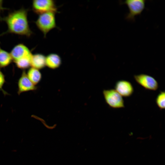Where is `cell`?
<instances>
[{"mask_svg":"<svg viewBox=\"0 0 165 165\" xmlns=\"http://www.w3.org/2000/svg\"><path fill=\"white\" fill-rule=\"evenodd\" d=\"M32 54L14 61L16 67L23 70L29 68L31 66V59Z\"/></svg>","mask_w":165,"mask_h":165,"instance_id":"14","label":"cell"},{"mask_svg":"<svg viewBox=\"0 0 165 165\" xmlns=\"http://www.w3.org/2000/svg\"><path fill=\"white\" fill-rule=\"evenodd\" d=\"M10 53L13 61L32 54L29 48L22 43L15 46Z\"/></svg>","mask_w":165,"mask_h":165,"instance_id":"9","label":"cell"},{"mask_svg":"<svg viewBox=\"0 0 165 165\" xmlns=\"http://www.w3.org/2000/svg\"><path fill=\"white\" fill-rule=\"evenodd\" d=\"M145 1L144 0H127L121 2L122 4L127 6L129 13L125 18L129 21H133L135 17L141 14L145 8Z\"/></svg>","mask_w":165,"mask_h":165,"instance_id":"3","label":"cell"},{"mask_svg":"<svg viewBox=\"0 0 165 165\" xmlns=\"http://www.w3.org/2000/svg\"><path fill=\"white\" fill-rule=\"evenodd\" d=\"M54 12H48L39 15L35 21L38 28L45 37L47 34L57 27L55 14Z\"/></svg>","mask_w":165,"mask_h":165,"instance_id":"2","label":"cell"},{"mask_svg":"<svg viewBox=\"0 0 165 165\" xmlns=\"http://www.w3.org/2000/svg\"><path fill=\"white\" fill-rule=\"evenodd\" d=\"M62 64V59L57 54L51 53L46 58V66L49 68L55 69L59 68Z\"/></svg>","mask_w":165,"mask_h":165,"instance_id":"10","label":"cell"},{"mask_svg":"<svg viewBox=\"0 0 165 165\" xmlns=\"http://www.w3.org/2000/svg\"><path fill=\"white\" fill-rule=\"evenodd\" d=\"M103 94L106 102L110 107L114 108L125 107L122 97L115 89L104 90Z\"/></svg>","mask_w":165,"mask_h":165,"instance_id":"5","label":"cell"},{"mask_svg":"<svg viewBox=\"0 0 165 165\" xmlns=\"http://www.w3.org/2000/svg\"><path fill=\"white\" fill-rule=\"evenodd\" d=\"M26 73L28 78L35 85L39 83L42 79V74L38 69L31 67L29 69Z\"/></svg>","mask_w":165,"mask_h":165,"instance_id":"12","label":"cell"},{"mask_svg":"<svg viewBox=\"0 0 165 165\" xmlns=\"http://www.w3.org/2000/svg\"><path fill=\"white\" fill-rule=\"evenodd\" d=\"M5 82V76L0 69V90L2 91L4 95L9 94L7 92L3 89V86Z\"/></svg>","mask_w":165,"mask_h":165,"instance_id":"16","label":"cell"},{"mask_svg":"<svg viewBox=\"0 0 165 165\" xmlns=\"http://www.w3.org/2000/svg\"><path fill=\"white\" fill-rule=\"evenodd\" d=\"M164 91H161L158 94L156 99V103L160 109L165 108V95Z\"/></svg>","mask_w":165,"mask_h":165,"instance_id":"15","label":"cell"},{"mask_svg":"<svg viewBox=\"0 0 165 165\" xmlns=\"http://www.w3.org/2000/svg\"><path fill=\"white\" fill-rule=\"evenodd\" d=\"M46 57L41 53L32 54L31 59V66L38 70L44 68L46 65Z\"/></svg>","mask_w":165,"mask_h":165,"instance_id":"11","label":"cell"},{"mask_svg":"<svg viewBox=\"0 0 165 165\" xmlns=\"http://www.w3.org/2000/svg\"><path fill=\"white\" fill-rule=\"evenodd\" d=\"M2 0H0V12L3 11L5 9H7L6 8L3 7L2 6Z\"/></svg>","mask_w":165,"mask_h":165,"instance_id":"17","label":"cell"},{"mask_svg":"<svg viewBox=\"0 0 165 165\" xmlns=\"http://www.w3.org/2000/svg\"><path fill=\"white\" fill-rule=\"evenodd\" d=\"M32 9L35 13L40 15L48 12H57V7L53 0H34Z\"/></svg>","mask_w":165,"mask_h":165,"instance_id":"4","label":"cell"},{"mask_svg":"<svg viewBox=\"0 0 165 165\" xmlns=\"http://www.w3.org/2000/svg\"><path fill=\"white\" fill-rule=\"evenodd\" d=\"M134 77L135 81L146 89L155 91L159 87L157 81L151 76L146 74H141L135 75Z\"/></svg>","mask_w":165,"mask_h":165,"instance_id":"6","label":"cell"},{"mask_svg":"<svg viewBox=\"0 0 165 165\" xmlns=\"http://www.w3.org/2000/svg\"><path fill=\"white\" fill-rule=\"evenodd\" d=\"M13 61L10 53L0 47V68L7 67Z\"/></svg>","mask_w":165,"mask_h":165,"instance_id":"13","label":"cell"},{"mask_svg":"<svg viewBox=\"0 0 165 165\" xmlns=\"http://www.w3.org/2000/svg\"><path fill=\"white\" fill-rule=\"evenodd\" d=\"M115 90L122 97H129L134 93V89L129 81L121 80L117 81L115 85Z\"/></svg>","mask_w":165,"mask_h":165,"instance_id":"8","label":"cell"},{"mask_svg":"<svg viewBox=\"0 0 165 165\" xmlns=\"http://www.w3.org/2000/svg\"><path fill=\"white\" fill-rule=\"evenodd\" d=\"M17 94L20 95L22 93L31 91H34L37 87L28 78L25 70H23L18 83Z\"/></svg>","mask_w":165,"mask_h":165,"instance_id":"7","label":"cell"},{"mask_svg":"<svg viewBox=\"0 0 165 165\" xmlns=\"http://www.w3.org/2000/svg\"><path fill=\"white\" fill-rule=\"evenodd\" d=\"M28 9L22 8L9 13L6 16L0 17V20L7 25V31L0 36L7 33L26 36L29 37L32 34L28 23Z\"/></svg>","mask_w":165,"mask_h":165,"instance_id":"1","label":"cell"}]
</instances>
